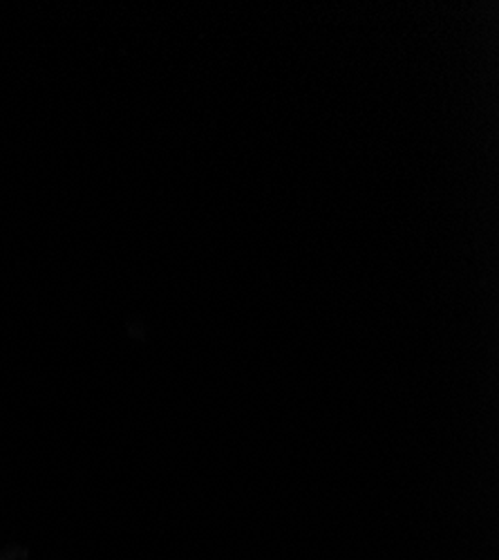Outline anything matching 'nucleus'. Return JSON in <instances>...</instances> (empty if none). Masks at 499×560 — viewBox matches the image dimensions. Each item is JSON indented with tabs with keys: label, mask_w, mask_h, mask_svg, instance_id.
<instances>
[]
</instances>
